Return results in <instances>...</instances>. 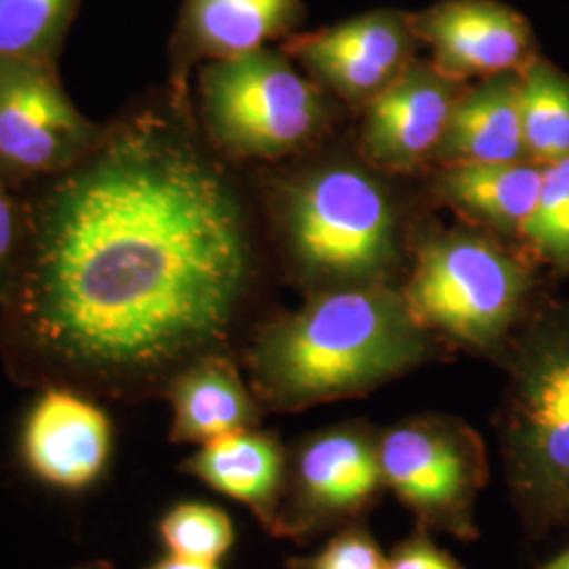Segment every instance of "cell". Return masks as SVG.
Listing matches in <instances>:
<instances>
[{
    "label": "cell",
    "instance_id": "obj_18",
    "mask_svg": "<svg viewBox=\"0 0 569 569\" xmlns=\"http://www.w3.org/2000/svg\"><path fill=\"white\" fill-rule=\"evenodd\" d=\"M542 186V164H451L441 167L435 194L475 224L521 243Z\"/></svg>",
    "mask_w": 569,
    "mask_h": 569
},
{
    "label": "cell",
    "instance_id": "obj_7",
    "mask_svg": "<svg viewBox=\"0 0 569 569\" xmlns=\"http://www.w3.org/2000/svg\"><path fill=\"white\" fill-rule=\"evenodd\" d=\"M385 479L418 528L462 542L479 538L477 500L488 486V449L477 430L456 416L406 418L378 435Z\"/></svg>",
    "mask_w": 569,
    "mask_h": 569
},
{
    "label": "cell",
    "instance_id": "obj_26",
    "mask_svg": "<svg viewBox=\"0 0 569 569\" xmlns=\"http://www.w3.org/2000/svg\"><path fill=\"white\" fill-rule=\"evenodd\" d=\"M143 569H222L220 563H209V561H197V559H186L178 555H164L163 559H157L154 563L146 566Z\"/></svg>",
    "mask_w": 569,
    "mask_h": 569
},
{
    "label": "cell",
    "instance_id": "obj_4",
    "mask_svg": "<svg viewBox=\"0 0 569 569\" xmlns=\"http://www.w3.org/2000/svg\"><path fill=\"white\" fill-rule=\"evenodd\" d=\"M291 268L315 291L387 283L399 260L397 211L385 186L352 164H329L268 190Z\"/></svg>",
    "mask_w": 569,
    "mask_h": 569
},
{
    "label": "cell",
    "instance_id": "obj_6",
    "mask_svg": "<svg viewBox=\"0 0 569 569\" xmlns=\"http://www.w3.org/2000/svg\"><path fill=\"white\" fill-rule=\"evenodd\" d=\"M194 117L228 163H270L326 129L327 106L283 49L262 47L199 66Z\"/></svg>",
    "mask_w": 569,
    "mask_h": 569
},
{
    "label": "cell",
    "instance_id": "obj_5",
    "mask_svg": "<svg viewBox=\"0 0 569 569\" xmlns=\"http://www.w3.org/2000/svg\"><path fill=\"white\" fill-rule=\"evenodd\" d=\"M531 266L488 237L432 234L418 244L403 291L413 319L432 336L470 352L505 355L528 317Z\"/></svg>",
    "mask_w": 569,
    "mask_h": 569
},
{
    "label": "cell",
    "instance_id": "obj_21",
    "mask_svg": "<svg viewBox=\"0 0 569 569\" xmlns=\"http://www.w3.org/2000/svg\"><path fill=\"white\" fill-rule=\"evenodd\" d=\"M159 536L169 555L220 563L237 542L224 509L204 502H180L164 512Z\"/></svg>",
    "mask_w": 569,
    "mask_h": 569
},
{
    "label": "cell",
    "instance_id": "obj_1",
    "mask_svg": "<svg viewBox=\"0 0 569 569\" xmlns=\"http://www.w3.org/2000/svg\"><path fill=\"white\" fill-rule=\"evenodd\" d=\"M26 243L0 302V363L20 387L163 399L232 342L260 253L243 188L169 87L103 122L79 163L21 188Z\"/></svg>",
    "mask_w": 569,
    "mask_h": 569
},
{
    "label": "cell",
    "instance_id": "obj_12",
    "mask_svg": "<svg viewBox=\"0 0 569 569\" xmlns=\"http://www.w3.org/2000/svg\"><path fill=\"white\" fill-rule=\"evenodd\" d=\"M409 26L453 81L523 72L538 58L529 21L500 0H439L409 13Z\"/></svg>",
    "mask_w": 569,
    "mask_h": 569
},
{
    "label": "cell",
    "instance_id": "obj_11",
    "mask_svg": "<svg viewBox=\"0 0 569 569\" xmlns=\"http://www.w3.org/2000/svg\"><path fill=\"white\" fill-rule=\"evenodd\" d=\"M20 458L47 488L84 493L108 472L114 422L103 401L79 388H39L21 420Z\"/></svg>",
    "mask_w": 569,
    "mask_h": 569
},
{
    "label": "cell",
    "instance_id": "obj_9",
    "mask_svg": "<svg viewBox=\"0 0 569 569\" xmlns=\"http://www.w3.org/2000/svg\"><path fill=\"white\" fill-rule=\"evenodd\" d=\"M385 488L378 435L366 425H338L300 441L287 460L277 538L302 542L361 517Z\"/></svg>",
    "mask_w": 569,
    "mask_h": 569
},
{
    "label": "cell",
    "instance_id": "obj_28",
    "mask_svg": "<svg viewBox=\"0 0 569 569\" xmlns=\"http://www.w3.org/2000/svg\"><path fill=\"white\" fill-rule=\"evenodd\" d=\"M70 569H117L110 561H106V559H91V561H84V563H79V566H72Z\"/></svg>",
    "mask_w": 569,
    "mask_h": 569
},
{
    "label": "cell",
    "instance_id": "obj_3",
    "mask_svg": "<svg viewBox=\"0 0 569 569\" xmlns=\"http://www.w3.org/2000/svg\"><path fill=\"white\" fill-rule=\"evenodd\" d=\"M509 388L500 416L515 507L533 533L568 519L569 306L529 310L505 350Z\"/></svg>",
    "mask_w": 569,
    "mask_h": 569
},
{
    "label": "cell",
    "instance_id": "obj_14",
    "mask_svg": "<svg viewBox=\"0 0 569 569\" xmlns=\"http://www.w3.org/2000/svg\"><path fill=\"white\" fill-rule=\"evenodd\" d=\"M305 16L302 0H182L169 37L167 87L190 96V77L199 66L289 39Z\"/></svg>",
    "mask_w": 569,
    "mask_h": 569
},
{
    "label": "cell",
    "instance_id": "obj_23",
    "mask_svg": "<svg viewBox=\"0 0 569 569\" xmlns=\"http://www.w3.org/2000/svg\"><path fill=\"white\" fill-rule=\"evenodd\" d=\"M388 557L376 538L363 528L348 526L326 547L308 557H293L289 569H387Z\"/></svg>",
    "mask_w": 569,
    "mask_h": 569
},
{
    "label": "cell",
    "instance_id": "obj_8",
    "mask_svg": "<svg viewBox=\"0 0 569 569\" xmlns=\"http://www.w3.org/2000/svg\"><path fill=\"white\" fill-rule=\"evenodd\" d=\"M102 129L66 93L58 63L0 58V171L18 188L79 163Z\"/></svg>",
    "mask_w": 569,
    "mask_h": 569
},
{
    "label": "cell",
    "instance_id": "obj_24",
    "mask_svg": "<svg viewBox=\"0 0 569 569\" xmlns=\"http://www.w3.org/2000/svg\"><path fill=\"white\" fill-rule=\"evenodd\" d=\"M26 243L23 192L0 171V302L18 274Z\"/></svg>",
    "mask_w": 569,
    "mask_h": 569
},
{
    "label": "cell",
    "instance_id": "obj_29",
    "mask_svg": "<svg viewBox=\"0 0 569 569\" xmlns=\"http://www.w3.org/2000/svg\"><path fill=\"white\" fill-rule=\"evenodd\" d=\"M568 519H569V505H568Z\"/></svg>",
    "mask_w": 569,
    "mask_h": 569
},
{
    "label": "cell",
    "instance_id": "obj_13",
    "mask_svg": "<svg viewBox=\"0 0 569 569\" xmlns=\"http://www.w3.org/2000/svg\"><path fill=\"white\" fill-rule=\"evenodd\" d=\"M462 91V82L432 63L413 61L366 106L359 142L367 163L382 171H411L432 161Z\"/></svg>",
    "mask_w": 569,
    "mask_h": 569
},
{
    "label": "cell",
    "instance_id": "obj_2",
    "mask_svg": "<svg viewBox=\"0 0 569 569\" xmlns=\"http://www.w3.org/2000/svg\"><path fill=\"white\" fill-rule=\"evenodd\" d=\"M435 336L388 283L315 291L256 329L243 352L249 387L270 411L361 397L422 366Z\"/></svg>",
    "mask_w": 569,
    "mask_h": 569
},
{
    "label": "cell",
    "instance_id": "obj_16",
    "mask_svg": "<svg viewBox=\"0 0 569 569\" xmlns=\"http://www.w3.org/2000/svg\"><path fill=\"white\" fill-rule=\"evenodd\" d=\"M163 399L173 413L169 441L176 446H203L260 427L264 413L232 352H211L188 363L171 378Z\"/></svg>",
    "mask_w": 569,
    "mask_h": 569
},
{
    "label": "cell",
    "instance_id": "obj_22",
    "mask_svg": "<svg viewBox=\"0 0 569 569\" xmlns=\"http://www.w3.org/2000/svg\"><path fill=\"white\" fill-rule=\"evenodd\" d=\"M521 243L557 272H569V157L542 164V186Z\"/></svg>",
    "mask_w": 569,
    "mask_h": 569
},
{
    "label": "cell",
    "instance_id": "obj_17",
    "mask_svg": "<svg viewBox=\"0 0 569 569\" xmlns=\"http://www.w3.org/2000/svg\"><path fill=\"white\" fill-rule=\"evenodd\" d=\"M435 163L528 161L521 127V72L496 74L465 89L453 103Z\"/></svg>",
    "mask_w": 569,
    "mask_h": 569
},
{
    "label": "cell",
    "instance_id": "obj_27",
    "mask_svg": "<svg viewBox=\"0 0 569 569\" xmlns=\"http://www.w3.org/2000/svg\"><path fill=\"white\" fill-rule=\"evenodd\" d=\"M540 569H569V549L552 557L545 568Z\"/></svg>",
    "mask_w": 569,
    "mask_h": 569
},
{
    "label": "cell",
    "instance_id": "obj_10",
    "mask_svg": "<svg viewBox=\"0 0 569 569\" xmlns=\"http://www.w3.org/2000/svg\"><path fill=\"white\" fill-rule=\"evenodd\" d=\"M409 13L376 9L284 39V53L350 106L366 108L416 61Z\"/></svg>",
    "mask_w": 569,
    "mask_h": 569
},
{
    "label": "cell",
    "instance_id": "obj_15",
    "mask_svg": "<svg viewBox=\"0 0 569 569\" xmlns=\"http://www.w3.org/2000/svg\"><path fill=\"white\" fill-rule=\"evenodd\" d=\"M287 460V451L272 432L243 428L199 446L180 470L241 502L268 533L277 536Z\"/></svg>",
    "mask_w": 569,
    "mask_h": 569
},
{
    "label": "cell",
    "instance_id": "obj_25",
    "mask_svg": "<svg viewBox=\"0 0 569 569\" xmlns=\"http://www.w3.org/2000/svg\"><path fill=\"white\" fill-rule=\"evenodd\" d=\"M387 569H462V566L430 540L427 529L418 528L392 550Z\"/></svg>",
    "mask_w": 569,
    "mask_h": 569
},
{
    "label": "cell",
    "instance_id": "obj_20",
    "mask_svg": "<svg viewBox=\"0 0 569 569\" xmlns=\"http://www.w3.org/2000/svg\"><path fill=\"white\" fill-rule=\"evenodd\" d=\"M82 0H0V58L58 63Z\"/></svg>",
    "mask_w": 569,
    "mask_h": 569
},
{
    "label": "cell",
    "instance_id": "obj_19",
    "mask_svg": "<svg viewBox=\"0 0 569 569\" xmlns=\"http://www.w3.org/2000/svg\"><path fill=\"white\" fill-rule=\"evenodd\" d=\"M521 127L528 161L568 159L569 77L542 58L521 72Z\"/></svg>",
    "mask_w": 569,
    "mask_h": 569
}]
</instances>
